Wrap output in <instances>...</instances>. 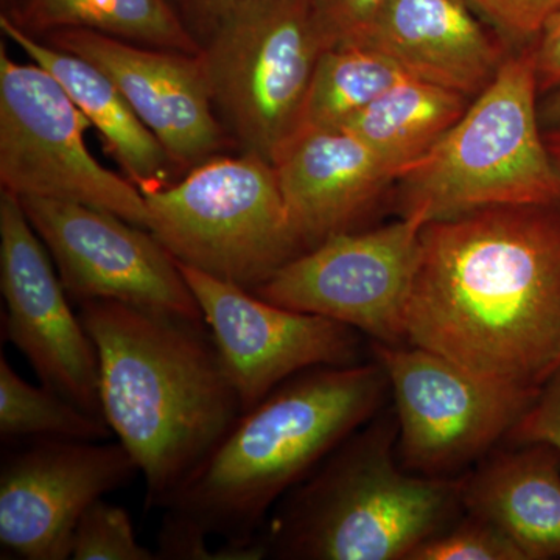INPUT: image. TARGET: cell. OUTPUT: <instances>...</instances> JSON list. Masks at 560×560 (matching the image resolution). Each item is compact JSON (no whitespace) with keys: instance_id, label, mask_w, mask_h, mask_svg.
<instances>
[{"instance_id":"cell-1","label":"cell","mask_w":560,"mask_h":560,"mask_svg":"<svg viewBox=\"0 0 560 560\" xmlns=\"http://www.w3.org/2000/svg\"><path fill=\"white\" fill-rule=\"evenodd\" d=\"M405 345L539 390L560 364V202L423 224Z\"/></svg>"},{"instance_id":"cell-2","label":"cell","mask_w":560,"mask_h":560,"mask_svg":"<svg viewBox=\"0 0 560 560\" xmlns=\"http://www.w3.org/2000/svg\"><path fill=\"white\" fill-rule=\"evenodd\" d=\"M101 364L103 416L161 508L228 436L241 400L208 324L120 301L80 304Z\"/></svg>"},{"instance_id":"cell-3","label":"cell","mask_w":560,"mask_h":560,"mask_svg":"<svg viewBox=\"0 0 560 560\" xmlns=\"http://www.w3.org/2000/svg\"><path fill=\"white\" fill-rule=\"evenodd\" d=\"M388 390L375 359L312 368L283 382L238 418L165 504L160 534L250 547L276 501L374 419Z\"/></svg>"},{"instance_id":"cell-4","label":"cell","mask_w":560,"mask_h":560,"mask_svg":"<svg viewBox=\"0 0 560 560\" xmlns=\"http://www.w3.org/2000/svg\"><path fill=\"white\" fill-rule=\"evenodd\" d=\"M396 415L378 412L319 464L257 536L265 558L410 560L464 512L463 478L399 466Z\"/></svg>"},{"instance_id":"cell-5","label":"cell","mask_w":560,"mask_h":560,"mask_svg":"<svg viewBox=\"0 0 560 560\" xmlns=\"http://www.w3.org/2000/svg\"><path fill=\"white\" fill-rule=\"evenodd\" d=\"M533 44L511 54L423 160L401 173V217L425 223L492 206L560 202L545 143Z\"/></svg>"},{"instance_id":"cell-6","label":"cell","mask_w":560,"mask_h":560,"mask_svg":"<svg viewBox=\"0 0 560 560\" xmlns=\"http://www.w3.org/2000/svg\"><path fill=\"white\" fill-rule=\"evenodd\" d=\"M142 194L149 231L176 260L242 289L256 291L302 254L275 165L259 154H221Z\"/></svg>"},{"instance_id":"cell-7","label":"cell","mask_w":560,"mask_h":560,"mask_svg":"<svg viewBox=\"0 0 560 560\" xmlns=\"http://www.w3.org/2000/svg\"><path fill=\"white\" fill-rule=\"evenodd\" d=\"M330 49L311 0H256L201 47L210 98L241 153L272 164L300 128L316 66Z\"/></svg>"},{"instance_id":"cell-8","label":"cell","mask_w":560,"mask_h":560,"mask_svg":"<svg viewBox=\"0 0 560 560\" xmlns=\"http://www.w3.org/2000/svg\"><path fill=\"white\" fill-rule=\"evenodd\" d=\"M91 121L36 62H18L0 44V184L18 198L79 202L149 230L142 190L95 160Z\"/></svg>"},{"instance_id":"cell-9","label":"cell","mask_w":560,"mask_h":560,"mask_svg":"<svg viewBox=\"0 0 560 560\" xmlns=\"http://www.w3.org/2000/svg\"><path fill=\"white\" fill-rule=\"evenodd\" d=\"M388 375L405 469L455 478L506 441L539 390L475 374L440 353L411 345L372 342Z\"/></svg>"},{"instance_id":"cell-10","label":"cell","mask_w":560,"mask_h":560,"mask_svg":"<svg viewBox=\"0 0 560 560\" xmlns=\"http://www.w3.org/2000/svg\"><path fill=\"white\" fill-rule=\"evenodd\" d=\"M420 217L334 235L276 271L256 296L346 324L372 342L405 345V313L418 265Z\"/></svg>"},{"instance_id":"cell-11","label":"cell","mask_w":560,"mask_h":560,"mask_svg":"<svg viewBox=\"0 0 560 560\" xmlns=\"http://www.w3.org/2000/svg\"><path fill=\"white\" fill-rule=\"evenodd\" d=\"M20 202L73 301H120L206 323L178 261L153 232L79 202Z\"/></svg>"},{"instance_id":"cell-12","label":"cell","mask_w":560,"mask_h":560,"mask_svg":"<svg viewBox=\"0 0 560 560\" xmlns=\"http://www.w3.org/2000/svg\"><path fill=\"white\" fill-rule=\"evenodd\" d=\"M178 267L200 305L242 415L301 372L363 363L359 330L271 304L180 261Z\"/></svg>"},{"instance_id":"cell-13","label":"cell","mask_w":560,"mask_h":560,"mask_svg":"<svg viewBox=\"0 0 560 560\" xmlns=\"http://www.w3.org/2000/svg\"><path fill=\"white\" fill-rule=\"evenodd\" d=\"M0 290L3 335L31 363L40 385L105 420L97 349L73 315L20 198L7 190L0 191Z\"/></svg>"},{"instance_id":"cell-14","label":"cell","mask_w":560,"mask_h":560,"mask_svg":"<svg viewBox=\"0 0 560 560\" xmlns=\"http://www.w3.org/2000/svg\"><path fill=\"white\" fill-rule=\"evenodd\" d=\"M138 474L120 441L35 440L3 456L0 545L25 560L72 558L84 511Z\"/></svg>"},{"instance_id":"cell-15","label":"cell","mask_w":560,"mask_h":560,"mask_svg":"<svg viewBox=\"0 0 560 560\" xmlns=\"http://www.w3.org/2000/svg\"><path fill=\"white\" fill-rule=\"evenodd\" d=\"M39 39L101 68L175 167L189 172L234 145L213 109L200 54L140 46L81 28Z\"/></svg>"},{"instance_id":"cell-16","label":"cell","mask_w":560,"mask_h":560,"mask_svg":"<svg viewBox=\"0 0 560 560\" xmlns=\"http://www.w3.org/2000/svg\"><path fill=\"white\" fill-rule=\"evenodd\" d=\"M276 175L302 253L355 224L397 173L345 128L304 125L276 153Z\"/></svg>"},{"instance_id":"cell-17","label":"cell","mask_w":560,"mask_h":560,"mask_svg":"<svg viewBox=\"0 0 560 560\" xmlns=\"http://www.w3.org/2000/svg\"><path fill=\"white\" fill-rule=\"evenodd\" d=\"M360 46L381 51L412 79L470 101L492 83L511 55L466 0H386Z\"/></svg>"},{"instance_id":"cell-18","label":"cell","mask_w":560,"mask_h":560,"mask_svg":"<svg viewBox=\"0 0 560 560\" xmlns=\"http://www.w3.org/2000/svg\"><path fill=\"white\" fill-rule=\"evenodd\" d=\"M463 477L464 511L503 530L525 560L560 558V452L511 444Z\"/></svg>"},{"instance_id":"cell-19","label":"cell","mask_w":560,"mask_h":560,"mask_svg":"<svg viewBox=\"0 0 560 560\" xmlns=\"http://www.w3.org/2000/svg\"><path fill=\"white\" fill-rule=\"evenodd\" d=\"M0 31L61 84L70 101L101 132L106 149L119 162L128 179L142 191L165 186L173 165L167 151L101 68L28 35L3 14H0Z\"/></svg>"},{"instance_id":"cell-20","label":"cell","mask_w":560,"mask_h":560,"mask_svg":"<svg viewBox=\"0 0 560 560\" xmlns=\"http://www.w3.org/2000/svg\"><path fill=\"white\" fill-rule=\"evenodd\" d=\"M470 102L459 92L407 77L341 128L370 145L399 178L438 145Z\"/></svg>"},{"instance_id":"cell-21","label":"cell","mask_w":560,"mask_h":560,"mask_svg":"<svg viewBox=\"0 0 560 560\" xmlns=\"http://www.w3.org/2000/svg\"><path fill=\"white\" fill-rule=\"evenodd\" d=\"M3 16L35 38L81 28L156 49L201 50L165 0H21Z\"/></svg>"},{"instance_id":"cell-22","label":"cell","mask_w":560,"mask_h":560,"mask_svg":"<svg viewBox=\"0 0 560 560\" xmlns=\"http://www.w3.org/2000/svg\"><path fill=\"white\" fill-rule=\"evenodd\" d=\"M407 77L396 62L370 47H330L316 66L302 127L341 128Z\"/></svg>"},{"instance_id":"cell-23","label":"cell","mask_w":560,"mask_h":560,"mask_svg":"<svg viewBox=\"0 0 560 560\" xmlns=\"http://www.w3.org/2000/svg\"><path fill=\"white\" fill-rule=\"evenodd\" d=\"M108 423L95 418L47 386L31 385L0 357V436L3 441H105Z\"/></svg>"},{"instance_id":"cell-24","label":"cell","mask_w":560,"mask_h":560,"mask_svg":"<svg viewBox=\"0 0 560 560\" xmlns=\"http://www.w3.org/2000/svg\"><path fill=\"white\" fill-rule=\"evenodd\" d=\"M70 559L158 560V555L136 539L130 515L124 508L101 499L81 515Z\"/></svg>"},{"instance_id":"cell-25","label":"cell","mask_w":560,"mask_h":560,"mask_svg":"<svg viewBox=\"0 0 560 560\" xmlns=\"http://www.w3.org/2000/svg\"><path fill=\"white\" fill-rule=\"evenodd\" d=\"M410 560H525V556L503 530L467 512L412 552Z\"/></svg>"},{"instance_id":"cell-26","label":"cell","mask_w":560,"mask_h":560,"mask_svg":"<svg viewBox=\"0 0 560 560\" xmlns=\"http://www.w3.org/2000/svg\"><path fill=\"white\" fill-rule=\"evenodd\" d=\"M329 46H360L386 0H311Z\"/></svg>"},{"instance_id":"cell-27","label":"cell","mask_w":560,"mask_h":560,"mask_svg":"<svg viewBox=\"0 0 560 560\" xmlns=\"http://www.w3.org/2000/svg\"><path fill=\"white\" fill-rule=\"evenodd\" d=\"M511 444H548L560 452V364L508 434Z\"/></svg>"},{"instance_id":"cell-28","label":"cell","mask_w":560,"mask_h":560,"mask_svg":"<svg viewBox=\"0 0 560 560\" xmlns=\"http://www.w3.org/2000/svg\"><path fill=\"white\" fill-rule=\"evenodd\" d=\"M489 18L501 32L515 39L537 38L560 0H466Z\"/></svg>"},{"instance_id":"cell-29","label":"cell","mask_w":560,"mask_h":560,"mask_svg":"<svg viewBox=\"0 0 560 560\" xmlns=\"http://www.w3.org/2000/svg\"><path fill=\"white\" fill-rule=\"evenodd\" d=\"M250 2L256 0H165L200 49L224 21Z\"/></svg>"},{"instance_id":"cell-30","label":"cell","mask_w":560,"mask_h":560,"mask_svg":"<svg viewBox=\"0 0 560 560\" xmlns=\"http://www.w3.org/2000/svg\"><path fill=\"white\" fill-rule=\"evenodd\" d=\"M533 50L539 94H548L560 86V10L545 22Z\"/></svg>"},{"instance_id":"cell-31","label":"cell","mask_w":560,"mask_h":560,"mask_svg":"<svg viewBox=\"0 0 560 560\" xmlns=\"http://www.w3.org/2000/svg\"><path fill=\"white\" fill-rule=\"evenodd\" d=\"M541 127L548 130H560V86L548 92L539 106Z\"/></svg>"},{"instance_id":"cell-32","label":"cell","mask_w":560,"mask_h":560,"mask_svg":"<svg viewBox=\"0 0 560 560\" xmlns=\"http://www.w3.org/2000/svg\"><path fill=\"white\" fill-rule=\"evenodd\" d=\"M544 138L552 164L560 175V130H547L544 132Z\"/></svg>"},{"instance_id":"cell-33","label":"cell","mask_w":560,"mask_h":560,"mask_svg":"<svg viewBox=\"0 0 560 560\" xmlns=\"http://www.w3.org/2000/svg\"><path fill=\"white\" fill-rule=\"evenodd\" d=\"M21 0H0L2 3V14H11L20 5Z\"/></svg>"}]
</instances>
